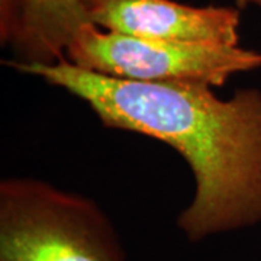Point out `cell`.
Returning a JSON list of instances; mask_svg holds the SVG:
<instances>
[{
	"mask_svg": "<svg viewBox=\"0 0 261 261\" xmlns=\"http://www.w3.org/2000/svg\"><path fill=\"white\" fill-rule=\"evenodd\" d=\"M92 23L132 37L186 44L240 45L238 8H195L174 0H87Z\"/></svg>",
	"mask_w": 261,
	"mask_h": 261,
	"instance_id": "cell-4",
	"label": "cell"
},
{
	"mask_svg": "<svg viewBox=\"0 0 261 261\" xmlns=\"http://www.w3.org/2000/svg\"><path fill=\"white\" fill-rule=\"evenodd\" d=\"M83 100L106 128L163 141L186 160L195 195L178 214L190 243L261 224V90L221 99L200 83H147L93 73L61 60L8 61Z\"/></svg>",
	"mask_w": 261,
	"mask_h": 261,
	"instance_id": "cell-1",
	"label": "cell"
},
{
	"mask_svg": "<svg viewBox=\"0 0 261 261\" xmlns=\"http://www.w3.org/2000/svg\"><path fill=\"white\" fill-rule=\"evenodd\" d=\"M0 261H126L93 199L32 177L0 181Z\"/></svg>",
	"mask_w": 261,
	"mask_h": 261,
	"instance_id": "cell-2",
	"label": "cell"
},
{
	"mask_svg": "<svg viewBox=\"0 0 261 261\" xmlns=\"http://www.w3.org/2000/svg\"><path fill=\"white\" fill-rule=\"evenodd\" d=\"M92 25L83 0H22V27L15 63L54 64L65 60L75 34Z\"/></svg>",
	"mask_w": 261,
	"mask_h": 261,
	"instance_id": "cell-5",
	"label": "cell"
},
{
	"mask_svg": "<svg viewBox=\"0 0 261 261\" xmlns=\"http://www.w3.org/2000/svg\"><path fill=\"white\" fill-rule=\"evenodd\" d=\"M65 60L109 77L147 83H200L219 87L232 75L261 68V51L132 37L96 25L80 29Z\"/></svg>",
	"mask_w": 261,
	"mask_h": 261,
	"instance_id": "cell-3",
	"label": "cell"
},
{
	"mask_svg": "<svg viewBox=\"0 0 261 261\" xmlns=\"http://www.w3.org/2000/svg\"><path fill=\"white\" fill-rule=\"evenodd\" d=\"M84 3L87 0H83ZM235 8L238 9H248V8H257L261 10V0H233Z\"/></svg>",
	"mask_w": 261,
	"mask_h": 261,
	"instance_id": "cell-7",
	"label": "cell"
},
{
	"mask_svg": "<svg viewBox=\"0 0 261 261\" xmlns=\"http://www.w3.org/2000/svg\"><path fill=\"white\" fill-rule=\"evenodd\" d=\"M22 27V0H0V39L13 47Z\"/></svg>",
	"mask_w": 261,
	"mask_h": 261,
	"instance_id": "cell-6",
	"label": "cell"
}]
</instances>
